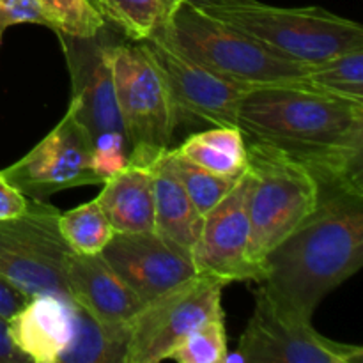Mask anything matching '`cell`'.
Listing matches in <instances>:
<instances>
[{"label": "cell", "instance_id": "6da1fadb", "mask_svg": "<svg viewBox=\"0 0 363 363\" xmlns=\"http://www.w3.org/2000/svg\"><path fill=\"white\" fill-rule=\"evenodd\" d=\"M236 126L311 170L321 188H363V103L311 85H261L245 92Z\"/></svg>", "mask_w": 363, "mask_h": 363}, {"label": "cell", "instance_id": "7a4b0ae2", "mask_svg": "<svg viewBox=\"0 0 363 363\" xmlns=\"http://www.w3.org/2000/svg\"><path fill=\"white\" fill-rule=\"evenodd\" d=\"M363 264V188H321L315 211L262 262L261 289L287 314L312 319Z\"/></svg>", "mask_w": 363, "mask_h": 363}, {"label": "cell", "instance_id": "3957f363", "mask_svg": "<svg viewBox=\"0 0 363 363\" xmlns=\"http://www.w3.org/2000/svg\"><path fill=\"white\" fill-rule=\"evenodd\" d=\"M156 35L195 62L241 84L311 85L307 80L311 64L289 59L227 21L184 2L169 27Z\"/></svg>", "mask_w": 363, "mask_h": 363}, {"label": "cell", "instance_id": "277c9868", "mask_svg": "<svg viewBox=\"0 0 363 363\" xmlns=\"http://www.w3.org/2000/svg\"><path fill=\"white\" fill-rule=\"evenodd\" d=\"M202 11L300 62H321L363 46L360 23L323 7H279L259 0H225L202 7Z\"/></svg>", "mask_w": 363, "mask_h": 363}, {"label": "cell", "instance_id": "5b68a950", "mask_svg": "<svg viewBox=\"0 0 363 363\" xmlns=\"http://www.w3.org/2000/svg\"><path fill=\"white\" fill-rule=\"evenodd\" d=\"M247 167L254 176L248 255L261 282L266 255L315 211L321 184L311 170L272 145L247 138Z\"/></svg>", "mask_w": 363, "mask_h": 363}, {"label": "cell", "instance_id": "8992f818", "mask_svg": "<svg viewBox=\"0 0 363 363\" xmlns=\"http://www.w3.org/2000/svg\"><path fill=\"white\" fill-rule=\"evenodd\" d=\"M108 57L117 106L131 145L130 162L151 163L170 147L177 130L169 89L142 41L113 35Z\"/></svg>", "mask_w": 363, "mask_h": 363}, {"label": "cell", "instance_id": "52a82bcc", "mask_svg": "<svg viewBox=\"0 0 363 363\" xmlns=\"http://www.w3.org/2000/svg\"><path fill=\"white\" fill-rule=\"evenodd\" d=\"M60 211L28 199L27 211L0 222V280L32 298L50 293L69 298L64 264L71 250L59 229Z\"/></svg>", "mask_w": 363, "mask_h": 363}, {"label": "cell", "instance_id": "ba28073f", "mask_svg": "<svg viewBox=\"0 0 363 363\" xmlns=\"http://www.w3.org/2000/svg\"><path fill=\"white\" fill-rule=\"evenodd\" d=\"M218 277L197 273L147 301L130 323L124 363H160L201 323L225 318Z\"/></svg>", "mask_w": 363, "mask_h": 363}, {"label": "cell", "instance_id": "9c48e42d", "mask_svg": "<svg viewBox=\"0 0 363 363\" xmlns=\"http://www.w3.org/2000/svg\"><path fill=\"white\" fill-rule=\"evenodd\" d=\"M238 354L252 363H360L363 347L321 335L312 319L280 311L257 287Z\"/></svg>", "mask_w": 363, "mask_h": 363}, {"label": "cell", "instance_id": "30bf717a", "mask_svg": "<svg viewBox=\"0 0 363 363\" xmlns=\"http://www.w3.org/2000/svg\"><path fill=\"white\" fill-rule=\"evenodd\" d=\"M151 53L169 94L179 126H236L240 99L254 85L215 73L183 55L160 35L142 41Z\"/></svg>", "mask_w": 363, "mask_h": 363}, {"label": "cell", "instance_id": "8fae6325", "mask_svg": "<svg viewBox=\"0 0 363 363\" xmlns=\"http://www.w3.org/2000/svg\"><path fill=\"white\" fill-rule=\"evenodd\" d=\"M91 151L92 135L69 103L57 126L23 158L0 170V176L25 197L48 201L67 188L101 184L91 169Z\"/></svg>", "mask_w": 363, "mask_h": 363}, {"label": "cell", "instance_id": "7c38bea8", "mask_svg": "<svg viewBox=\"0 0 363 363\" xmlns=\"http://www.w3.org/2000/svg\"><path fill=\"white\" fill-rule=\"evenodd\" d=\"M254 176L245 170L233 190L202 216L201 233L191 254L197 273L218 277L223 282H259L250 262V194Z\"/></svg>", "mask_w": 363, "mask_h": 363}, {"label": "cell", "instance_id": "4fadbf2b", "mask_svg": "<svg viewBox=\"0 0 363 363\" xmlns=\"http://www.w3.org/2000/svg\"><path fill=\"white\" fill-rule=\"evenodd\" d=\"M113 34L108 25L98 35L89 39L59 35L71 77V105L78 121L92 135L105 131L124 133L116 98L108 46Z\"/></svg>", "mask_w": 363, "mask_h": 363}, {"label": "cell", "instance_id": "5bb4252c", "mask_svg": "<svg viewBox=\"0 0 363 363\" xmlns=\"http://www.w3.org/2000/svg\"><path fill=\"white\" fill-rule=\"evenodd\" d=\"M101 255L144 303L197 275L194 262L152 233H116Z\"/></svg>", "mask_w": 363, "mask_h": 363}, {"label": "cell", "instance_id": "9a60e30c", "mask_svg": "<svg viewBox=\"0 0 363 363\" xmlns=\"http://www.w3.org/2000/svg\"><path fill=\"white\" fill-rule=\"evenodd\" d=\"M69 298L99 325L130 333V323L144 301L126 286L101 254L84 255L69 252L64 264Z\"/></svg>", "mask_w": 363, "mask_h": 363}, {"label": "cell", "instance_id": "2e32d148", "mask_svg": "<svg viewBox=\"0 0 363 363\" xmlns=\"http://www.w3.org/2000/svg\"><path fill=\"white\" fill-rule=\"evenodd\" d=\"M74 303L57 294L28 298L9 319L13 346L32 363H57L73 339Z\"/></svg>", "mask_w": 363, "mask_h": 363}, {"label": "cell", "instance_id": "e0dca14e", "mask_svg": "<svg viewBox=\"0 0 363 363\" xmlns=\"http://www.w3.org/2000/svg\"><path fill=\"white\" fill-rule=\"evenodd\" d=\"M96 202L108 218L113 233H152L155 179L151 163H128L103 183Z\"/></svg>", "mask_w": 363, "mask_h": 363}, {"label": "cell", "instance_id": "ac0fdd59", "mask_svg": "<svg viewBox=\"0 0 363 363\" xmlns=\"http://www.w3.org/2000/svg\"><path fill=\"white\" fill-rule=\"evenodd\" d=\"M165 151L151 162L155 179V233L191 261L202 216L167 163Z\"/></svg>", "mask_w": 363, "mask_h": 363}, {"label": "cell", "instance_id": "d6986e66", "mask_svg": "<svg viewBox=\"0 0 363 363\" xmlns=\"http://www.w3.org/2000/svg\"><path fill=\"white\" fill-rule=\"evenodd\" d=\"M176 151L218 176H240L247 170V138L238 126H213L199 131L190 135Z\"/></svg>", "mask_w": 363, "mask_h": 363}, {"label": "cell", "instance_id": "ffe728a7", "mask_svg": "<svg viewBox=\"0 0 363 363\" xmlns=\"http://www.w3.org/2000/svg\"><path fill=\"white\" fill-rule=\"evenodd\" d=\"M105 21L130 41H145L165 30L183 0H92Z\"/></svg>", "mask_w": 363, "mask_h": 363}, {"label": "cell", "instance_id": "44dd1931", "mask_svg": "<svg viewBox=\"0 0 363 363\" xmlns=\"http://www.w3.org/2000/svg\"><path fill=\"white\" fill-rule=\"evenodd\" d=\"M126 347L128 332L105 328L74 305L73 339L57 363H124Z\"/></svg>", "mask_w": 363, "mask_h": 363}, {"label": "cell", "instance_id": "7402d4cb", "mask_svg": "<svg viewBox=\"0 0 363 363\" xmlns=\"http://www.w3.org/2000/svg\"><path fill=\"white\" fill-rule=\"evenodd\" d=\"M59 229L67 247L84 255L101 254L116 234L96 199L60 213Z\"/></svg>", "mask_w": 363, "mask_h": 363}, {"label": "cell", "instance_id": "603a6c76", "mask_svg": "<svg viewBox=\"0 0 363 363\" xmlns=\"http://www.w3.org/2000/svg\"><path fill=\"white\" fill-rule=\"evenodd\" d=\"M307 80L318 91L363 103V46L311 64Z\"/></svg>", "mask_w": 363, "mask_h": 363}, {"label": "cell", "instance_id": "cb8c5ba5", "mask_svg": "<svg viewBox=\"0 0 363 363\" xmlns=\"http://www.w3.org/2000/svg\"><path fill=\"white\" fill-rule=\"evenodd\" d=\"M165 158L201 216L215 208L241 177V174L240 176H218V174L209 172L181 156L176 149H167Z\"/></svg>", "mask_w": 363, "mask_h": 363}, {"label": "cell", "instance_id": "d4e9b609", "mask_svg": "<svg viewBox=\"0 0 363 363\" xmlns=\"http://www.w3.org/2000/svg\"><path fill=\"white\" fill-rule=\"evenodd\" d=\"M57 35L89 39L106 27L92 0H38Z\"/></svg>", "mask_w": 363, "mask_h": 363}, {"label": "cell", "instance_id": "484cf974", "mask_svg": "<svg viewBox=\"0 0 363 363\" xmlns=\"http://www.w3.org/2000/svg\"><path fill=\"white\" fill-rule=\"evenodd\" d=\"M225 318L208 319L195 326L172 351L167 360L179 363H225Z\"/></svg>", "mask_w": 363, "mask_h": 363}, {"label": "cell", "instance_id": "4316f807", "mask_svg": "<svg viewBox=\"0 0 363 363\" xmlns=\"http://www.w3.org/2000/svg\"><path fill=\"white\" fill-rule=\"evenodd\" d=\"M130 152L131 145L124 133L105 131L92 138L91 169L101 184L130 163Z\"/></svg>", "mask_w": 363, "mask_h": 363}, {"label": "cell", "instance_id": "83f0119b", "mask_svg": "<svg viewBox=\"0 0 363 363\" xmlns=\"http://www.w3.org/2000/svg\"><path fill=\"white\" fill-rule=\"evenodd\" d=\"M23 23L50 28L48 18L38 0H0V46L7 28Z\"/></svg>", "mask_w": 363, "mask_h": 363}, {"label": "cell", "instance_id": "f1b7e54d", "mask_svg": "<svg viewBox=\"0 0 363 363\" xmlns=\"http://www.w3.org/2000/svg\"><path fill=\"white\" fill-rule=\"evenodd\" d=\"M28 197L0 176V222L13 220L27 211Z\"/></svg>", "mask_w": 363, "mask_h": 363}, {"label": "cell", "instance_id": "f546056e", "mask_svg": "<svg viewBox=\"0 0 363 363\" xmlns=\"http://www.w3.org/2000/svg\"><path fill=\"white\" fill-rule=\"evenodd\" d=\"M27 300L28 298H25L23 294L13 289L9 284L0 280V318L9 319L21 305H25Z\"/></svg>", "mask_w": 363, "mask_h": 363}, {"label": "cell", "instance_id": "4dcf8cb0", "mask_svg": "<svg viewBox=\"0 0 363 363\" xmlns=\"http://www.w3.org/2000/svg\"><path fill=\"white\" fill-rule=\"evenodd\" d=\"M0 363H28L27 358L13 346L7 333V319L0 318Z\"/></svg>", "mask_w": 363, "mask_h": 363}, {"label": "cell", "instance_id": "1f68e13d", "mask_svg": "<svg viewBox=\"0 0 363 363\" xmlns=\"http://www.w3.org/2000/svg\"><path fill=\"white\" fill-rule=\"evenodd\" d=\"M184 4H188V6H194V7H208V6H215V4H222L225 2V0H183Z\"/></svg>", "mask_w": 363, "mask_h": 363}]
</instances>
